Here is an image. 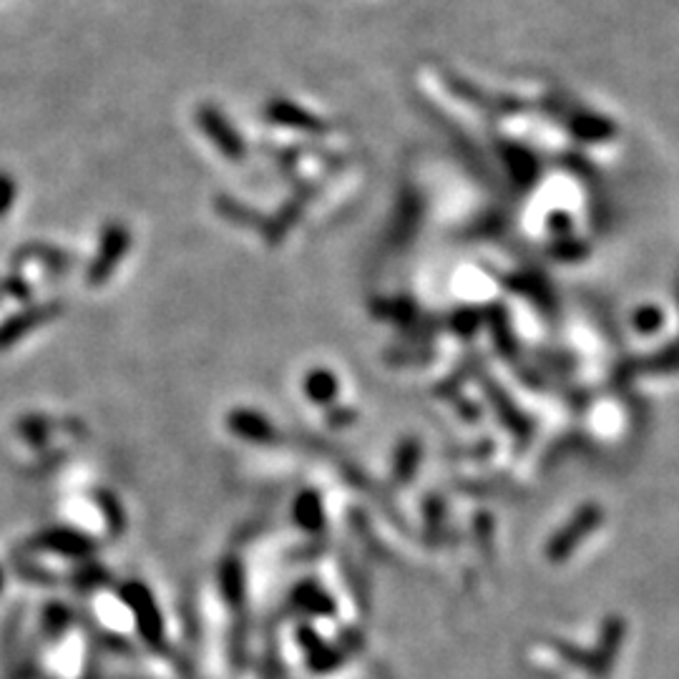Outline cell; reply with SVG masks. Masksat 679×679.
<instances>
[{
	"label": "cell",
	"mask_w": 679,
	"mask_h": 679,
	"mask_svg": "<svg viewBox=\"0 0 679 679\" xmlns=\"http://www.w3.org/2000/svg\"><path fill=\"white\" fill-rule=\"evenodd\" d=\"M13 202H15V181L13 177L0 171V217L13 207Z\"/></svg>",
	"instance_id": "obj_6"
},
{
	"label": "cell",
	"mask_w": 679,
	"mask_h": 679,
	"mask_svg": "<svg viewBox=\"0 0 679 679\" xmlns=\"http://www.w3.org/2000/svg\"><path fill=\"white\" fill-rule=\"evenodd\" d=\"M200 121L204 124V129H207L209 137L215 139L217 144L225 149V152L234 154L236 141H234L232 133H229V126L222 121V118H219V116L215 114V108H200Z\"/></svg>",
	"instance_id": "obj_5"
},
{
	"label": "cell",
	"mask_w": 679,
	"mask_h": 679,
	"mask_svg": "<svg viewBox=\"0 0 679 679\" xmlns=\"http://www.w3.org/2000/svg\"><path fill=\"white\" fill-rule=\"evenodd\" d=\"M131 247V232L126 225H108L104 229V236H101L99 244V255L89 267V282L91 284H104L112 278L114 270L121 265V259L126 257V252Z\"/></svg>",
	"instance_id": "obj_1"
},
{
	"label": "cell",
	"mask_w": 679,
	"mask_h": 679,
	"mask_svg": "<svg viewBox=\"0 0 679 679\" xmlns=\"http://www.w3.org/2000/svg\"><path fill=\"white\" fill-rule=\"evenodd\" d=\"M3 581H5V574H3V568H0V589H3Z\"/></svg>",
	"instance_id": "obj_7"
},
{
	"label": "cell",
	"mask_w": 679,
	"mask_h": 679,
	"mask_svg": "<svg viewBox=\"0 0 679 679\" xmlns=\"http://www.w3.org/2000/svg\"><path fill=\"white\" fill-rule=\"evenodd\" d=\"M56 315H59V305H43V307H34V310L18 312V315H13V318H8L3 325H0V350L15 345L21 337H26L30 330L43 325V322L56 318Z\"/></svg>",
	"instance_id": "obj_3"
},
{
	"label": "cell",
	"mask_w": 679,
	"mask_h": 679,
	"mask_svg": "<svg viewBox=\"0 0 679 679\" xmlns=\"http://www.w3.org/2000/svg\"><path fill=\"white\" fill-rule=\"evenodd\" d=\"M121 594L126 599V604L131 606V612L137 614V624L146 642L162 644V617H159V612H156L154 599L152 594H149V589L144 587V584L129 581L121 589Z\"/></svg>",
	"instance_id": "obj_2"
},
{
	"label": "cell",
	"mask_w": 679,
	"mask_h": 679,
	"mask_svg": "<svg viewBox=\"0 0 679 679\" xmlns=\"http://www.w3.org/2000/svg\"><path fill=\"white\" fill-rule=\"evenodd\" d=\"M36 543L46 551H53V554L74 559H84L93 551V541L89 536L78 534L74 528H51V531L38 536Z\"/></svg>",
	"instance_id": "obj_4"
}]
</instances>
